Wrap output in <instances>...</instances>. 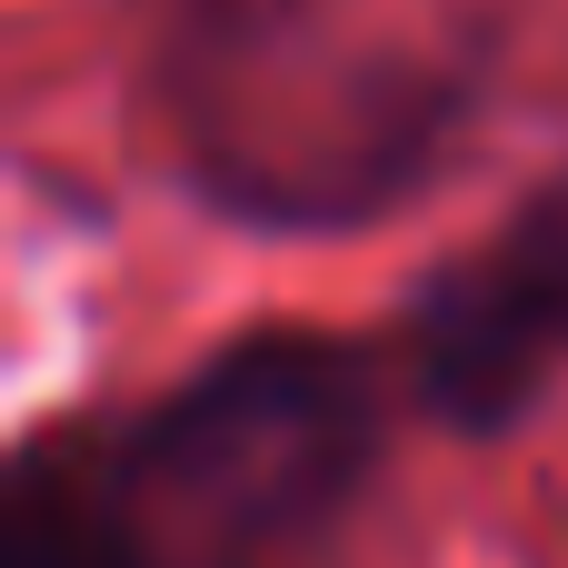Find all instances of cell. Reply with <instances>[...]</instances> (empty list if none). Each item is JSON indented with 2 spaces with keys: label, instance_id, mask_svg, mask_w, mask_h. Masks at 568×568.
<instances>
[{
  "label": "cell",
  "instance_id": "6da1fadb",
  "mask_svg": "<svg viewBox=\"0 0 568 568\" xmlns=\"http://www.w3.org/2000/svg\"><path fill=\"white\" fill-rule=\"evenodd\" d=\"M489 80L479 0H170L140 50V130L220 230L359 240L459 170Z\"/></svg>",
  "mask_w": 568,
  "mask_h": 568
},
{
  "label": "cell",
  "instance_id": "7a4b0ae2",
  "mask_svg": "<svg viewBox=\"0 0 568 568\" xmlns=\"http://www.w3.org/2000/svg\"><path fill=\"white\" fill-rule=\"evenodd\" d=\"M409 419L389 349L349 329H240L130 409H80L150 568H300L379 489Z\"/></svg>",
  "mask_w": 568,
  "mask_h": 568
},
{
  "label": "cell",
  "instance_id": "3957f363",
  "mask_svg": "<svg viewBox=\"0 0 568 568\" xmlns=\"http://www.w3.org/2000/svg\"><path fill=\"white\" fill-rule=\"evenodd\" d=\"M379 349L409 419L449 439H519L568 389V170L439 250L399 290Z\"/></svg>",
  "mask_w": 568,
  "mask_h": 568
},
{
  "label": "cell",
  "instance_id": "277c9868",
  "mask_svg": "<svg viewBox=\"0 0 568 568\" xmlns=\"http://www.w3.org/2000/svg\"><path fill=\"white\" fill-rule=\"evenodd\" d=\"M0 568H150L140 529L120 519L80 409L20 429L10 489H0Z\"/></svg>",
  "mask_w": 568,
  "mask_h": 568
}]
</instances>
